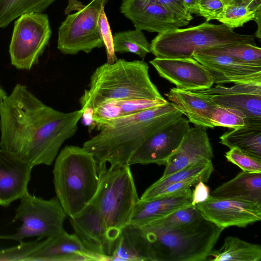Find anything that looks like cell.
Listing matches in <instances>:
<instances>
[{"label":"cell","instance_id":"44","mask_svg":"<svg viewBox=\"0 0 261 261\" xmlns=\"http://www.w3.org/2000/svg\"><path fill=\"white\" fill-rule=\"evenodd\" d=\"M7 96L6 93L5 91L0 87V106L2 104L3 100Z\"/></svg>","mask_w":261,"mask_h":261},{"label":"cell","instance_id":"26","mask_svg":"<svg viewBox=\"0 0 261 261\" xmlns=\"http://www.w3.org/2000/svg\"><path fill=\"white\" fill-rule=\"evenodd\" d=\"M207 260L211 261H260L261 247L238 237H226L222 246L213 249Z\"/></svg>","mask_w":261,"mask_h":261},{"label":"cell","instance_id":"10","mask_svg":"<svg viewBox=\"0 0 261 261\" xmlns=\"http://www.w3.org/2000/svg\"><path fill=\"white\" fill-rule=\"evenodd\" d=\"M51 34L46 14L31 13L20 16L15 22L9 46L12 65L18 69L30 70L43 53Z\"/></svg>","mask_w":261,"mask_h":261},{"label":"cell","instance_id":"7","mask_svg":"<svg viewBox=\"0 0 261 261\" xmlns=\"http://www.w3.org/2000/svg\"><path fill=\"white\" fill-rule=\"evenodd\" d=\"M255 37V35L237 33L223 24L205 21L194 27L158 33L151 41L150 52L158 58H190L194 53L211 47L256 45Z\"/></svg>","mask_w":261,"mask_h":261},{"label":"cell","instance_id":"11","mask_svg":"<svg viewBox=\"0 0 261 261\" xmlns=\"http://www.w3.org/2000/svg\"><path fill=\"white\" fill-rule=\"evenodd\" d=\"M69 218L74 233L84 248L101 260H110L117 240L111 236L97 207L89 203L77 215Z\"/></svg>","mask_w":261,"mask_h":261},{"label":"cell","instance_id":"33","mask_svg":"<svg viewBox=\"0 0 261 261\" xmlns=\"http://www.w3.org/2000/svg\"><path fill=\"white\" fill-rule=\"evenodd\" d=\"M259 9L245 5H226L224 6L223 13L218 21L233 29L253 20L256 11Z\"/></svg>","mask_w":261,"mask_h":261},{"label":"cell","instance_id":"15","mask_svg":"<svg viewBox=\"0 0 261 261\" xmlns=\"http://www.w3.org/2000/svg\"><path fill=\"white\" fill-rule=\"evenodd\" d=\"M196 91L217 105L241 111L246 116L245 123H261V84H234L231 87L217 85Z\"/></svg>","mask_w":261,"mask_h":261},{"label":"cell","instance_id":"19","mask_svg":"<svg viewBox=\"0 0 261 261\" xmlns=\"http://www.w3.org/2000/svg\"><path fill=\"white\" fill-rule=\"evenodd\" d=\"M33 167L0 148V205L8 206L28 192Z\"/></svg>","mask_w":261,"mask_h":261},{"label":"cell","instance_id":"1","mask_svg":"<svg viewBox=\"0 0 261 261\" xmlns=\"http://www.w3.org/2000/svg\"><path fill=\"white\" fill-rule=\"evenodd\" d=\"M83 113L56 110L17 84L0 106V148L33 168L50 165L76 132Z\"/></svg>","mask_w":261,"mask_h":261},{"label":"cell","instance_id":"14","mask_svg":"<svg viewBox=\"0 0 261 261\" xmlns=\"http://www.w3.org/2000/svg\"><path fill=\"white\" fill-rule=\"evenodd\" d=\"M196 206L202 217L224 229L246 227L261 219V207L253 203L210 195Z\"/></svg>","mask_w":261,"mask_h":261},{"label":"cell","instance_id":"8","mask_svg":"<svg viewBox=\"0 0 261 261\" xmlns=\"http://www.w3.org/2000/svg\"><path fill=\"white\" fill-rule=\"evenodd\" d=\"M108 0H92L84 5L77 0H69L65 13L69 14L59 28L57 47L66 55L80 51L89 53L104 44L99 32L98 20L100 11Z\"/></svg>","mask_w":261,"mask_h":261},{"label":"cell","instance_id":"27","mask_svg":"<svg viewBox=\"0 0 261 261\" xmlns=\"http://www.w3.org/2000/svg\"><path fill=\"white\" fill-rule=\"evenodd\" d=\"M213 170L214 167L212 160L200 161L165 177H161L149 186L139 199L142 201L153 199L156 197L162 189L168 185L183 181L201 174H212Z\"/></svg>","mask_w":261,"mask_h":261},{"label":"cell","instance_id":"5","mask_svg":"<svg viewBox=\"0 0 261 261\" xmlns=\"http://www.w3.org/2000/svg\"><path fill=\"white\" fill-rule=\"evenodd\" d=\"M98 186L90 203L102 215L111 236L117 240L129 224L138 197L134 179L128 165H97Z\"/></svg>","mask_w":261,"mask_h":261},{"label":"cell","instance_id":"34","mask_svg":"<svg viewBox=\"0 0 261 261\" xmlns=\"http://www.w3.org/2000/svg\"><path fill=\"white\" fill-rule=\"evenodd\" d=\"M211 122L214 127L236 129L245 124L246 116L238 110L216 104L211 114Z\"/></svg>","mask_w":261,"mask_h":261},{"label":"cell","instance_id":"35","mask_svg":"<svg viewBox=\"0 0 261 261\" xmlns=\"http://www.w3.org/2000/svg\"><path fill=\"white\" fill-rule=\"evenodd\" d=\"M227 160L237 165L243 171L261 172V159L256 158L237 148H232L225 153Z\"/></svg>","mask_w":261,"mask_h":261},{"label":"cell","instance_id":"39","mask_svg":"<svg viewBox=\"0 0 261 261\" xmlns=\"http://www.w3.org/2000/svg\"><path fill=\"white\" fill-rule=\"evenodd\" d=\"M224 10L221 0H199L198 15L204 17L205 21L218 20Z\"/></svg>","mask_w":261,"mask_h":261},{"label":"cell","instance_id":"18","mask_svg":"<svg viewBox=\"0 0 261 261\" xmlns=\"http://www.w3.org/2000/svg\"><path fill=\"white\" fill-rule=\"evenodd\" d=\"M214 158L206 128L195 125L190 128L177 149L167 160L162 178L203 160Z\"/></svg>","mask_w":261,"mask_h":261},{"label":"cell","instance_id":"41","mask_svg":"<svg viewBox=\"0 0 261 261\" xmlns=\"http://www.w3.org/2000/svg\"><path fill=\"white\" fill-rule=\"evenodd\" d=\"M224 6L230 4L245 5L252 7L256 9H261V0H221Z\"/></svg>","mask_w":261,"mask_h":261},{"label":"cell","instance_id":"3","mask_svg":"<svg viewBox=\"0 0 261 261\" xmlns=\"http://www.w3.org/2000/svg\"><path fill=\"white\" fill-rule=\"evenodd\" d=\"M88 87L80 100L84 111L109 100H166L151 81L148 65L143 60L120 59L105 63L92 73Z\"/></svg>","mask_w":261,"mask_h":261},{"label":"cell","instance_id":"32","mask_svg":"<svg viewBox=\"0 0 261 261\" xmlns=\"http://www.w3.org/2000/svg\"><path fill=\"white\" fill-rule=\"evenodd\" d=\"M168 101L148 100L142 99H128L109 100L108 107L112 118L114 120L141 111L161 106Z\"/></svg>","mask_w":261,"mask_h":261},{"label":"cell","instance_id":"25","mask_svg":"<svg viewBox=\"0 0 261 261\" xmlns=\"http://www.w3.org/2000/svg\"><path fill=\"white\" fill-rule=\"evenodd\" d=\"M220 143L261 159V123H245L227 131L220 137Z\"/></svg>","mask_w":261,"mask_h":261},{"label":"cell","instance_id":"43","mask_svg":"<svg viewBox=\"0 0 261 261\" xmlns=\"http://www.w3.org/2000/svg\"><path fill=\"white\" fill-rule=\"evenodd\" d=\"M261 9L257 10L256 12L254 20L255 21L257 24L258 25V30L256 32V35L255 37L258 38V39H260V16H261Z\"/></svg>","mask_w":261,"mask_h":261},{"label":"cell","instance_id":"23","mask_svg":"<svg viewBox=\"0 0 261 261\" xmlns=\"http://www.w3.org/2000/svg\"><path fill=\"white\" fill-rule=\"evenodd\" d=\"M110 260L154 261L150 243L140 227L129 223L122 229Z\"/></svg>","mask_w":261,"mask_h":261},{"label":"cell","instance_id":"22","mask_svg":"<svg viewBox=\"0 0 261 261\" xmlns=\"http://www.w3.org/2000/svg\"><path fill=\"white\" fill-rule=\"evenodd\" d=\"M165 95L188 117L189 122L204 128L214 127L211 114L216 104L205 95L176 88L170 89Z\"/></svg>","mask_w":261,"mask_h":261},{"label":"cell","instance_id":"31","mask_svg":"<svg viewBox=\"0 0 261 261\" xmlns=\"http://www.w3.org/2000/svg\"><path fill=\"white\" fill-rule=\"evenodd\" d=\"M202 217L196 205L192 204L139 227L145 230L166 231L181 227Z\"/></svg>","mask_w":261,"mask_h":261},{"label":"cell","instance_id":"20","mask_svg":"<svg viewBox=\"0 0 261 261\" xmlns=\"http://www.w3.org/2000/svg\"><path fill=\"white\" fill-rule=\"evenodd\" d=\"M101 260L87 251L77 236L66 231L60 235L46 238L41 245L26 261Z\"/></svg>","mask_w":261,"mask_h":261},{"label":"cell","instance_id":"36","mask_svg":"<svg viewBox=\"0 0 261 261\" xmlns=\"http://www.w3.org/2000/svg\"><path fill=\"white\" fill-rule=\"evenodd\" d=\"M37 240L24 242L20 241L17 246L0 250V261H26L30 255L42 244L43 241Z\"/></svg>","mask_w":261,"mask_h":261},{"label":"cell","instance_id":"37","mask_svg":"<svg viewBox=\"0 0 261 261\" xmlns=\"http://www.w3.org/2000/svg\"><path fill=\"white\" fill-rule=\"evenodd\" d=\"M98 25L100 35L106 47L108 63H112L117 60L114 48L113 36L112 34L109 21L102 8L98 20Z\"/></svg>","mask_w":261,"mask_h":261},{"label":"cell","instance_id":"4","mask_svg":"<svg viewBox=\"0 0 261 261\" xmlns=\"http://www.w3.org/2000/svg\"><path fill=\"white\" fill-rule=\"evenodd\" d=\"M53 173L56 197L67 216L73 217L96 193L99 181L97 164L83 147L67 145L57 156Z\"/></svg>","mask_w":261,"mask_h":261},{"label":"cell","instance_id":"2","mask_svg":"<svg viewBox=\"0 0 261 261\" xmlns=\"http://www.w3.org/2000/svg\"><path fill=\"white\" fill-rule=\"evenodd\" d=\"M182 115L174 104L167 101L109 122L84 142L83 147L92 155L97 165H128L149 136Z\"/></svg>","mask_w":261,"mask_h":261},{"label":"cell","instance_id":"29","mask_svg":"<svg viewBox=\"0 0 261 261\" xmlns=\"http://www.w3.org/2000/svg\"><path fill=\"white\" fill-rule=\"evenodd\" d=\"M113 43L115 52L133 53L143 59L151 53L150 43L142 30L137 28L115 33Z\"/></svg>","mask_w":261,"mask_h":261},{"label":"cell","instance_id":"42","mask_svg":"<svg viewBox=\"0 0 261 261\" xmlns=\"http://www.w3.org/2000/svg\"><path fill=\"white\" fill-rule=\"evenodd\" d=\"M183 2L190 13L198 15L199 0H183Z\"/></svg>","mask_w":261,"mask_h":261},{"label":"cell","instance_id":"9","mask_svg":"<svg viewBox=\"0 0 261 261\" xmlns=\"http://www.w3.org/2000/svg\"><path fill=\"white\" fill-rule=\"evenodd\" d=\"M15 212L14 220L22 225L12 235L0 236V239L21 241L32 237L39 239L54 237L64 233L67 217L57 197L45 200L28 192L21 198Z\"/></svg>","mask_w":261,"mask_h":261},{"label":"cell","instance_id":"30","mask_svg":"<svg viewBox=\"0 0 261 261\" xmlns=\"http://www.w3.org/2000/svg\"><path fill=\"white\" fill-rule=\"evenodd\" d=\"M194 53L224 55L241 62L261 66V49L250 44H236L211 47Z\"/></svg>","mask_w":261,"mask_h":261},{"label":"cell","instance_id":"21","mask_svg":"<svg viewBox=\"0 0 261 261\" xmlns=\"http://www.w3.org/2000/svg\"><path fill=\"white\" fill-rule=\"evenodd\" d=\"M191 189L150 200L139 199L132 214L129 224L142 226L162 219L174 212L192 205Z\"/></svg>","mask_w":261,"mask_h":261},{"label":"cell","instance_id":"12","mask_svg":"<svg viewBox=\"0 0 261 261\" xmlns=\"http://www.w3.org/2000/svg\"><path fill=\"white\" fill-rule=\"evenodd\" d=\"M190 128L189 120L182 116L163 127L141 144L129 160L128 165H165Z\"/></svg>","mask_w":261,"mask_h":261},{"label":"cell","instance_id":"6","mask_svg":"<svg viewBox=\"0 0 261 261\" xmlns=\"http://www.w3.org/2000/svg\"><path fill=\"white\" fill-rule=\"evenodd\" d=\"M141 229L150 243L154 261L206 260L224 230L203 217L169 230Z\"/></svg>","mask_w":261,"mask_h":261},{"label":"cell","instance_id":"28","mask_svg":"<svg viewBox=\"0 0 261 261\" xmlns=\"http://www.w3.org/2000/svg\"><path fill=\"white\" fill-rule=\"evenodd\" d=\"M55 0H0V28L15 18L31 13L44 11Z\"/></svg>","mask_w":261,"mask_h":261},{"label":"cell","instance_id":"17","mask_svg":"<svg viewBox=\"0 0 261 261\" xmlns=\"http://www.w3.org/2000/svg\"><path fill=\"white\" fill-rule=\"evenodd\" d=\"M120 11L142 31L160 33L186 25L164 7L144 0H123Z\"/></svg>","mask_w":261,"mask_h":261},{"label":"cell","instance_id":"40","mask_svg":"<svg viewBox=\"0 0 261 261\" xmlns=\"http://www.w3.org/2000/svg\"><path fill=\"white\" fill-rule=\"evenodd\" d=\"M203 181H199L195 186L192 193V204L205 201L210 195V189Z\"/></svg>","mask_w":261,"mask_h":261},{"label":"cell","instance_id":"24","mask_svg":"<svg viewBox=\"0 0 261 261\" xmlns=\"http://www.w3.org/2000/svg\"><path fill=\"white\" fill-rule=\"evenodd\" d=\"M218 198L253 203L261 207V172L242 171L210 194Z\"/></svg>","mask_w":261,"mask_h":261},{"label":"cell","instance_id":"38","mask_svg":"<svg viewBox=\"0 0 261 261\" xmlns=\"http://www.w3.org/2000/svg\"><path fill=\"white\" fill-rule=\"evenodd\" d=\"M155 3L165 8L177 20L186 25L193 19L188 10L183 0H144Z\"/></svg>","mask_w":261,"mask_h":261},{"label":"cell","instance_id":"13","mask_svg":"<svg viewBox=\"0 0 261 261\" xmlns=\"http://www.w3.org/2000/svg\"><path fill=\"white\" fill-rule=\"evenodd\" d=\"M150 63L160 76L179 89L190 91L204 90L211 88L214 84L207 69L193 57H155L150 61Z\"/></svg>","mask_w":261,"mask_h":261},{"label":"cell","instance_id":"16","mask_svg":"<svg viewBox=\"0 0 261 261\" xmlns=\"http://www.w3.org/2000/svg\"><path fill=\"white\" fill-rule=\"evenodd\" d=\"M192 57L204 66L217 85L261 84V66L224 55L194 53Z\"/></svg>","mask_w":261,"mask_h":261}]
</instances>
